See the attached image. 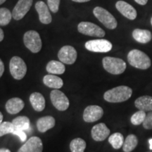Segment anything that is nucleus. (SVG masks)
Instances as JSON below:
<instances>
[{
  "label": "nucleus",
  "instance_id": "nucleus-28",
  "mask_svg": "<svg viewBox=\"0 0 152 152\" xmlns=\"http://www.w3.org/2000/svg\"><path fill=\"white\" fill-rule=\"evenodd\" d=\"M12 13L7 8L0 9V26H7L12 18Z\"/></svg>",
  "mask_w": 152,
  "mask_h": 152
},
{
  "label": "nucleus",
  "instance_id": "nucleus-14",
  "mask_svg": "<svg viewBox=\"0 0 152 152\" xmlns=\"http://www.w3.org/2000/svg\"><path fill=\"white\" fill-rule=\"evenodd\" d=\"M92 137L94 141L102 142L110 134V130L104 123H99L94 125L91 131Z\"/></svg>",
  "mask_w": 152,
  "mask_h": 152
},
{
  "label": "nucleus",
  "instance_id": "nucleus-39",
  "mask_svg": "<svg viewBox=\"0 0 152 152\" xmlns=\"http://www.w3.org/2000/svg\"><path fill=\"white\" fill-rule=\"evenodd\" d=\"M149 149L151 151H152V139H149Z\"/></svg>",
  "mask_w": 152,
  "mask_h": 152
},
{
  "label": "nucleus",
  "instance_id": "nucleus-2",
  "mask_svg": "<svg viewBox=\"0 0 152 152\" xmlns=\"http://www.w3.org/2000/svg\"><path fill=\"white\" fill-rule=\"evenodd\" d=\"M129 64L138 69L146 70L151 66V60L145 53L138 49H132L128 54Z\"/></svg>",
  "mask_w": 152,
  "mask_h": 152
},
{
  "label": "nucleus",
  "instance_id": "nucleus-29",
  "mask_svg": "<svg viewBox=\"0 0 152 152\" xmlns=\"http://www.w3.org/2000/svg\"><path fill=\"white\" fill-rule=\"evenodd\" d=\"M146 115V112L143 111H140L139 110L138 111H137L132 115L130 118V121L132 123V124L134 125H141L143 123L144 119H145Z\"/></svg>",
  "mask_w": 152,
  "mask_h": 152
},
{
  "label": "nucleus",
  "instance_id": "nucleus-21",
  "mask_svg": "<svg viewBox=\"0 0 152 152\" xmlns=\"http://www.w3.org/2000/svg\"><path fill=\"white\" fill-rule=\"evenodd\" d=\"M43 83L46 86L50 87V88L55 89V90L61 89L64 85L63 80L53 74H49V75H45L43 78Z\"/></svg>",
  "mask_w": 152,
  "mask_h": 152
},
{
  "label": "nucleus",
  "instance_id": "nucleus-31",
  "mask_svg": "<svg viewBox=\"0 0 152 152\" xmlns=\"http://www.w3.org/2000/svg\"><path fill=\"white\" fill-rule=\"evenodd\" d=\"M142 125L146 130H152V111L147 114Z\"/></svg>",
  "mask_w": 152,
  "mask_h": 152
},
{
  "label": "nucleus",
  "instance_id": "nucleus-12",
  "mask_svg": "<svg viewBox=\"0 0 152 152\" xmlns=\"http://www.w3.org/2000/svg\"><path fill=\"white\" fill-rule=\"evenodd\" d=\"M33 4V0H18L12 11V17L16 20H19L26 16L29 11Z\"/></svg>",
  "mask_w": 152,
  "mask_h": 152
},
{
  "label": "nucleus",
  "instance_id": "nucleus-10",
  "mask_svg": "<svg viewBox=\"0 0 152 152\" xmlns=\"http://www.w3.org/2000/svg\"><path fill=\"white\" fill-rule=\"evenodd\" d=\"M77 51L73 47L70 45L63 47L58 53V57L60 61L68 65L73 64L77 59Z\"/></svg>",
  "mask_w": 152,
  "mask_h": 152
},
{
  "label": "nucleus",
  "instance_id": "nucleus-32",
  "mask_svg": "<svg viewBox=\"0 0 152 152\" xmlns=\"http://www.w3.org/2000/svg\"><path fill=\"white\" fill-rule=\"evenodd\" d=\"M49 8L52 12L56 13L59 8L60 0H47Z\"/></svg>",
  "mask_w": 152,
  "mask_h": 152
},
{
  "label": "nucleus",
  "instance_id": "nucleus-38",
  "mask_svg": "<svg viewBox=\"0 0 152 152\" xmlns=\"http://www.w3.org/2000/svg\"><path fill=\"white\" fill-rule=\"evenodd\" d=\"M0 152H11V151L8 149H6V148H1V149H0Z\"/></svg>",
  "mask_w": 152,
  "mask_h": 152
},
{
  "label": "nucleus",
  "instance_id": "nucleus-11",
  "mask_svg": "<svg viewBox=\"0 0 152 152\" xmlns=\"http://www.w3.org/2000/svg\"><path fill=\"white\" fill-rule=\"evenodd\" d=\"M104 115V110L101 106L96 105L88 106L83 112V120L87 123L96 122L102 118Z\"/></svg>",
  "mask_w": 152,
  "mask_h": 152
},
{
  "label": "nucleus",
  "instance_id": "nucleus-8",
  "mask_svg": "<svg viewBox=\"0 0 152 152\" xmlns=\"http://www.w3.org/2000/svg\"><path fill=\"white\" fill-rule=\"evenodd\" d=\"M50 99L53 106L58 111H64L69 107V100L61 91L58 90H52L50 93Z\"/></svg>",
  "mask_w": 152,
  "mask_h": 152
},
{
  "label": "nucleus",
  "instance_id": "nucleus-41",
  "mask_svg": "<svg viewBox=\"0 0 152 152\" xmlns=\"http://www.w3.org/2000/svg\"><path fill=\"white\" fill-rule=\"evenodd\" d=\"M6 1H7V0H0V5L2 4L3 3H4Z\"/></svg>",
  "mask_w": 152,
  "mask_h": 152
},
{
  "label": "nucleus",
  "instance_id": "nucleus-9",
  "mask_svg": "<svg viewBox=\"0 0 152 152\" xmlns=\"http://www.w3.org/2000/svg\"><path fill=\"white\" fill-rule=\"evenodd\" d=\"M85 48L93 52H109L112 49V44L106 39H94L87 42Z\"/></svg>",
  "mask_w": 152,
  "mask_h": 152
},
{
  "label": "nucleus",
  "instance_id": "nucleus-13",
  "mask_svg": "<svg viewBox=\"0 0 152 152\" xmlns=\"http://www.w3.org/2000/svg\"><path fill=\"white\" fill-rule=\"evenodd\" d=\"M43 144L41 139L34 136L26 141L18 152H42Z\"/></svg>",
  "mask_w": 152,
  "mask_h": 152
},
{
  "label": "nucleus",
  "instance_id": "nucleus-26",
  "mask_svg": "<svg viewBox=\"0 0 152 152\" xmlns=\"http://www.w3.org/2000/svg\"><path fill=\"white\" fill-rule=\"evenodd\" d=\"M124 141L123 135L120 132L113 133L109 137V142L115 149H121L123 147Z\"/></svg>",
  "mask_w": 152,
  "mask_h": 152
},
{
  "label": "nucleus",
  "instance_id": "nucleus-1",
  "mask_svg": "<svg viewBox=\"0 0 152 152\" xmlns=\"http://www.w3.org/2000/svg\"><path fill=\"white\" fill-rule=\"evenodd\" d=\"M132 94V90L128 86H118L106 91L104 99L110 103H120L129 99Z\"/></svg>",
  "mask_w": 152,
  "mask_h": 152
},
{
  "label": "nucleus",
  "instance_id": "nucleus-30",
  "mask_svg": "<svg viewBox=\"0 0 152 152\" xmlns=\"http://www.w3.org/2000/svg\"><path fill=\"white\" fill-rule=\"evenodd\" d=\"M15 130V127L12 122H7L5 121L0 125V137L6 135L7 134H13Z\"/></svg>",
  "mask_w": 152,
  "mask_h": 152
},
{
  "label": "nucleus",
  "instance_id": "nucleus-22",
  "mask_svg": "<svg viewBox=\"0 0 152 152\" xmlns=\"http://www.w3.org/2000/svg\"><path fill=\"white\" fill-rule=\"evenodd\" d=\"M132 37L138 42L146 44L151 40L152 35L149 30L135 29L132 32Z\"/></svg>",
  "mask_w": 152,
  "mask_h": 152
},
{
  "label": "nucleus",
  "instance_id": "nucleus-20",
  "mask_svg": "<svg viewBox=\"0 0 152 152\" xmlns=\"http://www.w3.org/2000/svg\"><path fill=\"white\" fill-rule=\"evenodd\" d=\"M134 106L140 111H152V96L148 95L140 96L135 100Z\"/></svg>",
  "mask_w": 152,
  "mask_h": 152
},
{
  "label": "nucleus",
  "instance_id": "nucleus-24",
  "mask_svg": "<svg viewBox=\"0 0 152 152\" xmlns=\"http://www.w3.org/2000/svg\"><path fill=\"white\" fill-rule=\"evenodd\" d=\"M12 123L17 130L26 131L30 128V121L27 116H18L13 120Z\"/></svg>",
  "mask_w": 152,
  "mask_h": 152
},
{
  "label": "nucleus",
  "instance_id": "nucleus-4",
  "mask_svg": "<svg viewBox=\"0 0 152 152\" xmlns=\"http://www.w3.org/2000/svg\"><path fill=\"white\" fill-rule=\"evenodd\" d=\"M93 14L106 28L113 30L117 27V20L111 13L100 7H95Z\"/></svg>",
  "mask_w": 152,
  "mask_h": 152
},
{
  "label": "nucleus",
  "instance_id": "nucleus-5",
  "mask_svg": "<svg viewBox=\"0 0 152 152\" xmlns=\"http://www.w3.org/2000/svg\"><path fill=\"white\" fill-rule=\"evenodd\" d=\"M9 69L14 79L21 80L25 77L27 72V66L20 57L14 56L10 61Z\"/></svg>",
  "mask_w": 152,
  "mask_h": 152
},
{
  "label": "nucleus",
  "instance_id": "nucleus-35",
  "mask_svg": "<svg viewBox=\"0 0 152 152\" xmlns=\"http://www.w3.org/2000/svg\"><path fill=\"white\" fill-rule=\"evenodd\" d=\"M134 1L140 5H145L147 3L148 0H134Z\"/></svg>",
  "mask_w": 152,
  "mask_h": 152
},
{
  "label": "nucleus",
  "instance_id": "nucleus-3",
  "mask_svg": "<svg viewBox=\"0 0 152 152\" xmlns=\"http://www.w3.org/2000/svg\"><path fill=\"white\" fill-rule=\"evenodd\" d=\"M104 68L113 75H120L126 69V63L119 58L106 56L102 60Z\"/></svg>",
  "mask_w": 152,
  "mask_h": 152
},
{
  "label": "nucleus",
  "instance_id": "nucleus-19",
  "mask_svg": "<svg viewBox=\"0 0 152 152\" xmlns=\"http://www.w3.org/2000/svg\"><path fill=\"white\" fill-rule=\"evenodd\" d=\"M30 102L34 110L42 111L45 108V99L43 95L39 92H34L30 96Z\"/></svg>",
  "mask_w": 152,
  "mask_h": 152
},
{
  "label": "nucleus",
  "instance_id": "nucleus-27",
  "mask_svg": "<svg viewBox=\"0 0 152 152\" xmlns=\"http://www.w3.org/2000/svg\"><path fill=\"white\" fill-rule=\"evenodd\" d=\"M86 142L81 138H75L70 143L71 152H84L86 148Z\"/></svg>",
  "mask_w": 152,
  "mask_h": 152
},
{
  "label": "nucleus",
  "instance_id": "nucleus-23",
  "mask_svg": "<svg viewBox=\"0 0 152 152\" xmlns=\"http://www.w3.org/2000/svg\"><path fill=\"white\" fill-rule=\"evenodd\" d=\"M47 71L53 75H61L65 72L66 67L64 64L61 61H51L47 64L46 67Z\"/></svg>",
  "mask_w": 152,
  "mask_h": 152
},
{
  "label": "nucleus",
  "instance_id": "nucleus-34",
  "mask_svg": "<svg viewBox=\"0 0 152 152\" xmlns=\"http://www.w3.org/2000/svg\"><path fill=\"white\" fill-rule=\"evenodd\" d=\"M4 71V63L2 61L0 58V77L2 76Z\"/></svg>",
  "mask_w": 152,
  "mask_h": 152
},
{
  "label": "nucleus",
  "instance_id": "nucleus-15",
  "mask_svg": "<svg viewBox=\"0 0 152 152\" xmlns=\"http://www.w3.org/2000/svg\"><path fill=\"white\" fill-rule=\"evenodd\" d=\"M118 11L127 18L134 20L137 17V11L134 7L124 1H118L115 4Z\"/></svg>",
  "mask_w": 152,
  "mask_h": 152
},
{
  "label": "nucleus",
  "instance_id": "nucleus-7",
  "mask_svg": "<svg viewBox=\"0 0 152 152\" xmlns=\"http://www.w3.org/2000/svg\"><path fill=\"white\" fill-rule=\"evenodd\" d=\"M77 30L80 33L92 37H103L105 36V32L99 26L90 22H81L77 26Z\"/></svg>",
  "mask_w": 152,
  "mask_h": 152
},
{
  "label": "nucleus",
  "instance_id": "nucleus-16",
  "mask_svg": "<svg viewBox=\"0 0 152 152\" xmlns=\"http://www.w3.org/2000/svg\"><path fill=\"white\" fill-rule=\"evenodd\" d=\"M35 9L39 14V20L43 24H49L52 22V16L47 5L44 1H39L35 4Z\"/></svg>",
  "mask_w": 152,
  "mask_h": 152
},
{
  "label": "nucleus",
  "instance_id": "nucleus-18",
  "mask_svg": "<svg viewBox=\"0 0 152 152\" xmlns=\"http://www.w3.org/2000/svg\"><path fill=\"white\" fill-rule=\"evenodd\" d=\"M55 119L51 115L42 117L37 121V128L39 132H45L47 130L53 128L55 125Z\"/></svg>",
  "mask_w": 152,
  "mask_h": 152
},
{
  "label": "nucleus",
  "instance_id": "nucleus-17",
  "mask_svg": "<svg viewBox=\"0 0 152 152\" xmlns=\"http://www.w3.org/2000/svg\"><path fill=\"white\" fill-rule=\"evenodd\" d=\"M25 103L21 99L18 97L11 98L6 103V110L10 114H16L22 111Z\"/></svg>",
  "mask_w": 152,
  "mask_h": 152
},
{
  "label": "nucleus",
  "instance_id": "nucleus-33",
  "mask_svg": "<svg viewBox=\"0 0 152 152\" xmlns=\"http://www.w3.org/2000/svg\"><path fill=\"white\" fill-rule=\"evenodd\" d=\"M13 134L18 136V137L20 139V141H21V142L26 141V139H27V135H26V132H25V131H23V130H17V129L15 128V130L14 131V132H13Z\"/></svg>",
  "mask_w": 152,
  "mask_h": 152
},
{
  "label": "nucleus",
  "instance_id": "nucleus-36",
  "mask_svg": "<svg viewBox=\"0 0 152 152\" xmlns=\"http://www.w3.org/2000/svg\"><path fill=\"white\" fill-rule=\"evenodd\" d=\"M4 37V34L3 30L0 28V42H1L3 40Z\"/></svg>",
  "mask_w": 152,
  "mask_h": 152
},
{
  "label": "nucleus",
  "instance_id": "nucleus-40",
  "mask_svg": "<svg viewBox=\"0 0 152 152\" xmlns=\"http://www.w3.org/2000/svg\"><path fill=\"white\" fill-rule=\"evenodd\" d=\"M2 121H3V115L1 113V112L0 111V125L2 123Z\"/></svg>",
  "mask_w": 152,
  "mask_h": 152
},
{
  "label": "nucleus",
  "instance_id": "nucleus-6",
  "mask_svg": "<svg viewBox=\"0 0 152 152\" xmlns=\"http://www.w3.org/2000/svg\"><path fill=\"white\" fill-rule=\"evenodd\" d=\"M24 45L33 53H37L42 49V40L40 36L35 30H30L24 34Z\"/></svg>",
  "mask_w": 152,
  "mask_h": 152
},
{
  "label": "nucleus",
  "instance_id": "nucleus-42",
  "mask_svg": "<svg viewBox=\"0 0 152 152\" xmlns=\"http://www.w3.org/2000/svg\"><path fill=\"white\" fill-rule=\"evenodd\" d=\"M151 26H152V18L151 19Z\"/></svg>",
  "mask_w": 152,
  "mask_h": 152
},
{
  "label": "nucleus",
  "instance_id": "nucleus-25",
  "mask_svg": "<svg viewBox=\"0 0 152 152\" xmlns=\"http://www.w3.org/2000/svg\"><path fill=\"white\" fill-rule=\"evenodd\" d=\"M138 144V139L134 134H129L125 140L123 145L124 152H131L135 149Z\"/></svg>",
  "mask_w": 152,
  "mask_h": 152
},
{
  "label": "nucleus",
  "instance_id": "nucleus-37",
  "mask_svg": "<svg viewBox=\"0 0 152 152\" xmlns=\"http://www.w3.org/2000/svg\"><path fill=\"white\" fill-rule=\"evenodd\" d=\"M72 1H75V2H78V3H83V2H87V1H90V0H72Z\"/></svg>",
  "mask_w": 152,
  "mask_h": 152
},
{
  "label": "nucleus",
  "instance_id": "nucleus-43",
  "mask_svg": "<svg viewBox=\"0 0 152 152\" xmlns=\"http://www.w3.org/2000/svg\"><path fill=\"white\" fill-rule=\"evenodd\" d=\"M147 152H152V151H147Z\"/></svg>",
  "mask_w": 152,
  "mask_h": 152
}]
</instances>
